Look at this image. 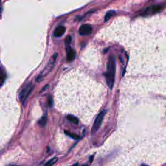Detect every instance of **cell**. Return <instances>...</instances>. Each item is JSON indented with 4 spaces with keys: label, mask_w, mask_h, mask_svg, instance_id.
I'll return each mask as SVG.
<instances>
[{
    "label": "cell",
    "mask_w": 166,
    "mask_h": 166,
    "mask_svg": "<svg viewBox=\"0 0 166 166\" xmlns=\"http://www.w3.org/2000/svg\"><path fill=\"white\" fill-rule=\"evenodd\" d=\"M58 159L57 157H55V158H52V159H51L50 160H49L48 162H47L44 166H52L55 163H56V162L58 161Z\"/></svg>",
    "instance_id": "obj_12"
},
{
    "label": "cell",
    "mask_w": 166,
    "mask_h": 166,
    "mask_svg": "<svg viewBox=\"0 0 166 166\" xmlns=\"http://www.w3.org/2000/svg\"><path fill=\"white\" fill-rule=\"evenodd\" d=\"M164 9V5H153L151 7H148V8L146 9L143 13H142V16H147L149 15V14H155L158 13H160L161 11L163 10Z\"/></svg>",
    "instance_id": "obj_5"
},
{
    "label": "cell",
    "mask_w": 166,
    "mask_h": 166,
    "mask_svg": "<svg viewBox=\"0 0 166 166\" xmlns=\"http://www.w3.org/2000/svg\"><path fill=\"white\" fill-rule=\"evenodd\" d=\"M93 31V29L91 26L88 24H83L79 28V34L82 36H87L90 35Z\"/></svg>",
    "instance_id": "obj_6"
},
{
    "label": "cell",
    "mask_w": 166,
    "mask_h": 166,
    "mask_svg": "<svg viewBox=\"0 0 166 166\" xmlns=\"http://www.w3.org/2000/svg\"><path fill=\"white\" fill-rule=\"evenodd\" d=\"M57 57H58L57 53H55L53 55V56L51 57L48 63H47V64L46 66V67L43 69V71L40 73L39 75L37 77V78L36 79L37 82H40V81L42 80L44 77H45L47 75H48L50 73V72L52 70L53 68L55 62H56Z\"/></svg>",
    "instance_id": "obj_2"
},
{
    "label": "cell",
    "mask_w": 166,
    "mask_h": 166,
    "mask_svg": "<svg viewBox=\"0 0 166 166\" xmlns=\"http://www.w3.org/2000/svg\"><path fill=\"white\" fill-rule=\"evenodd\" d=\"M66 32V28L62 25H59L54 31V36L55 37H60L62 36Z\"/></svg>",
    "instance_id": "obj_7"
},
{
    "label": "cell",
    "mask_w": 166,
    "mask_h": 166,
    "mask_svg": "<svg viewBox=\"0 0 166 166\" xmlns=\"http://www.w3.org/2000/svg\"><path fill=\"white\" fill-rule=\"evenodd\" d=\"M76 57V53L74 50L69 49L67 51V60L68 62H72L74 60Z\"/></svg>",
    "instance_id": "obj_8"
},
{
    "label": "cell",
    "mask_w": 166,
    "mask_h": 166,
    "mask_svg": "<svg viewBox=\"0 0 166 166\" xmlns=\"http://www.w3.org/2000/svg\"><path fill=\"white\" fill-rule=\"evenodd\" d=\"M1 70H0V81H1Z\"/></svg>",
    "instance_id": "obj_16"
},
{
    "label": "cell",
    "mask_w": 166,
    "mask_h": 166,
    "mask_svg": "<svg viewBox=\"0 0 166 166\" xmlns=\"http://www.w3.org/2000/svg\"><path fill=\"white\" fill-rule=\"evenodd\" d=\"M1 9L0 8V13H1Z\"/></svg>",
    "instance_id": "obj_17"
},
{
    "label": "cell",
    "mask_w": 166,
    "mask_h": 166,
    "mask_svg": "<svg viewBox=\"0 0 166 166\" xmlns=\"http://www.w3.org/2000/svg\"><path fill=\"white\" fill-rule=\"evenodd\" d=\"M105 114H106V111H105V110L104 111H102L98 114L96 118H95L94 123L93 125V127H92V129H91L92 134L96 132L99 130V128H100L101 125L102 124V122H103V119H104V117L105 116Z\"/></svg>",
    "instance_id": "obj_4"
},
{
    "label": "cell",
    "mask_w": 166,
    "mask_h": 166,
    "mask_svg": "<svg viewBox=\"0 0 166 166\" xmlns=\"http://www.w3.org/2000/svg\"><path fill=\"white\" fill-rule=\"evenodd\" d=\"M116 14L115 10H110L109 12H108L106 14L105 17V21H107L108 20H109L113 16H114V14Z\"/></svg>",
    "instance_id": "obj_10"
},
{
    "label": "cell",
    "mask_w": 166,
    "mask_h": 166,
    "mask_svg": "<svg viewBox=\"0 0 166 166\" xmlns=\"http://www.w3.org/2000/svg\"><path fill=\"white\" fill-rule=\"evenodd\" d=\"M48 104H49V107H52V106H53V101L52 97H51V96H49V99H48Z\"/></svg>",
    "instance_id": "obj_14"
},
{
    "label": "cell",
    "mask_w": 166,
    "mask_h": 166,
    "mask_svg": "<svg viewBox=\"0 0 166 166\" xmlns=\"http://www.w3.org/2000/svg\"><path fill=\"white\" fill-rule=\"evenodd\" d=\"M71 41H72V37L70 36H68L66 39V46L69 45V44L71 43Z\"/></svg>",
    "instance_id": "obj_15"
},
{
    "label": "cell",
    "mask_w": 166,
    "mask_h": 166,
    "mask_svg": "<svg viewBox=\"0 0 166 166\" xmlns=\"http://www.w3.org/2000/svg\"><path fill=\"white\" fill-rule=\"evenodd\" d=\"M47 117L46 116H44L43 117H42L41 119H40L38 121V124L40 126L42 127H45L47 123Z\"/></svg>",
    "instance_id": "obj_9"
},
{
    "label": "cell",
    "mask_w": 166,
    "mask_h": 166,
    "mask_svg": "<svg viewBox=\"0 0 166 166\" xmlns=\"http://www.w3.org/2000/svg\"><path fill=\"white\" fill-rule=\"evenodd\" d=\"M65 133H66V134H67L68 136H69V137H71L72 138L74 139H79V136H77L76 134L69 133V132H67V131H65Z\"/></svg>",
    "instance_id": "obj_13"
},
{
    "label": "cell",
    "mask_w": 166,
    "mask_h": 166,
    "mask_svg": "<svg viewBox=\"0 0 166 166\" xmlns=\"http://www.w3.org/2000/svg\"><path fill=\"white\" fill-rule=\"evenodd\" d=\"M33 88H34V85L32 83H29L27 84L23 88H22L20 93V100L22 104L25 105V103L29 95L31 94Z\"/></svg>",
    "instance_id": "obj_3"
},
{
    "label": "cell",
    "mask_w": 166,
    "mask_h": 166,
    "mask_svg": "<svg viewBox=\"0 0 166 166\" xmlns=\"http://www.w3.org/2000/svg\"><path fill=\"white\" fill-rule=\"evenodd\" d=\"M115 74H116V58L114 55H110L108 58L107 63V69L105 73V77L106 84L112 90L114 86V81H115Z\"/></svg>",
    "instance_id": "obj_1"
},
{
    "label": "cell",
    "mask_w": 166,
    "mask_h": 166,
    "mask_svg": "<svg viewBox=\"0 0 166 166\" xmlns=\"http://www.w3.org/2000/svg\"><path fill=\"white\" fill-rule=\"evenodd\" d=\"M67 119L69 121H71V122H72L73 123L78 124V123H79L78 118L75 117V116H73L72 115H68V116H67Z\"/></svg>",
    "instance_id": "obj_11"
}]
</instances>
